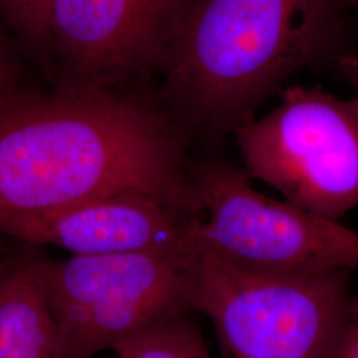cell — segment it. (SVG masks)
Instances as JSON below:
<instances>
[{
	"label": "cell",
	"instance_id": "obj_4",
	"mask_svg": "<svg viewBox=\"0 0 358 358\" xmlns=\"http://www.w3.org/2000/svg\"><path fill=\"white\" fill-rule=\"evenodd\" d=\"M201 257L142 252L41 259L65 358H93L158 324L196 313Z\"/></svg>",
	"mask_w": 358,
	"mask_h": 358
},
{
	"label": "cell",
	"instance_id": "obj_9",
	"mask_svg": "<svg viewBox=\"0 0 358 358\" xmlns=\"http://www.w3.org/2000/svg\"><path fill=\"white\" fill-rule=\"evenodd\" d=\"M0 358H65L38 257H0Z\"/></svg>",
	"mask_w": 358,
	"mask_h": 358
},
{
	"label": "cell",
	"instance_id": "obj_16",
	"mask_svg": "<svg viewBox=\"0 0 358 358\" xmlns=\"http://www.w3.org/2000/svg\"><path fill=\"white\" fill-rule=\"evenodd\" d=\"M0 257H1V256H0Z\"/></svg>",
	"mask_w": 358,
	"mask_h": 358
},
{
	"label": "cell",
	"instance_id": "obj_1",
	"mask_svg": "<svg viewBox=\"0 0 358 358\" xmlns=\"http://www.w3.org/2000/svg\"><path fill=\"white\" fill-rule=\"evenodd\" d=\"M176 118L121 90H60L0 110V214L143 192L203 217Z\"/></svg>",
	"mask_w": 358,
	"mask_h": 358
},
{
	"label": "cell",
	"instance_id": "obj_12",
	"mask_svg": "<svg viewBox=\"0 0 358 358\" xmlns=\"http://www.w3.org/2000/svg\"><path fill=\"white\" fill-rule=\"evenodd\" d=\"M334 358H358V296L353 297L345 336Z\"/></svg>",
	"mask_w": 358,
	"mask_h": 358
},
{
	"label": "cell",
	"instance_id": "obj_6",
	"mask_svg": "<svg viewBox=\"0 0 358 358\" xmlns=\"http://www.w3.org/2000/svg\"><path fill=\"white\" fill-rule=\"evenodd\" d=\"M245 171L284 199L340 220L358 206V103L289 87L268 115L232 131Z\"/></svg>",
	"mask_w": 358,
	"mask_h": 358
},
{
	"label": "cell",
	"instance_id": "obj_11",
	"mask_svg": "<svg viewBox=\"0 0 358 358\" xmlns=\"http://www.w3.org/2000/svg\"><path fill=\"white\" fill-rule=\"evenodd\" d=\"M55 0H0L10 24L40 51L51 48V13Z\"/></svg>",
	"mask_w": 358,
	"mask_h": 358
},
{
	"label": "cell",
	"instance_id": "obj_3",
	"mask_svg": "<svg viewBox=\"0 0 358 358\" xmlns=\"http://www.w3.org/2000/svg\"><path fill=\"white\" fill-rule=\"evenodd\" d=\"M353 297L346 269L287 278L201 257L196 312L213 324L222 358H334Z\"/></svg>",
	"mask_w": 358,
	"mask_h": 358
},
{
	"label": "cell",
	"instance_id": "obj_13",
	"mask_svg": "<svg viewBox=\"0 0 358 358\" xmlns=\"http://www.w3.org/2000/svg\"><path fill=\"white\" fill-rule=\"evenodd\" d=\"M338 68L346 81L355 90V99L358 103V53L345 52L338 56Z\"/></svg>",
	"mask_w": 358,
	"mask_h": 358
},
{
	"label": "cell",
	"instance_id": "obj_7",
	"mask_svg": "<svg viewBox=\"0 0 358 358\" xmlns=\"http://www.w3.org/2000/svg\"><path fill=\"white\" fill-rule=\"evenodd\" d=\"M194 0H55L52 47L65 90H121L164 71Z\"/></svg>",
	"mask_w": 358,
	"mask_h": 358
},
{
	"label": "cell",
	"instance_id": "obj_2",
	"mask_svg": "<svg viewBox=\"0 0 358 358\" xmlns=\"http://www.w3.org/2000/svg\"><path fill=\"white\" fill-rule=\"evenodd\" d=\"M343 0H194L166 65L169 113L186 133L234 131L345 28Z\"/></svg>",
	"mask_w": 358,
	"mask_h": 358
},
{
	"label": "cell",
	"instance_id": "obj_5",
	"mask_svg": "<svg viewBox=\"0 0 358 358\" xmlns=\"http://www.w3.org/2000/svg\"><path fill=\"white\" fill-rule=\"evenodd\" d=\"M203 217L201 252L255 273L301 278L358 268V231L257 192L250 174L220 161L190 164Z\"/></svg>",
	"mask_w": 358,
	"mask_h": 358
},
{
	"label": "cell",
	"instance_id": "obj_14",
	"mask_svg": "<svg viewBox=\"0 0 358 358\" xmlns=\"http://www.w3.org/2000/svg\"><path fill=\"white\" fill-rule=\"evenodd\" d=\"M15 99L13 77L7 60L0 53V110Z\"/></svg>",
	"mask_w": 358,
	"mask_h": 358
},
{
	"label": "cell",
	"instance_id": "obj_15",
	"mask_svg": "<svg viewBox=\"0 0 358 358\" xmlns=\"http://www.w3.org/2000/svg\"><path fill=\"white\" fill-rule=\"evenodd\" d=\"M343 6H345L346 11L358 10V0H343Z\"/></svg>",
	"mask_w": 358,
	"mask_h": 358
},
{
	"label": "cell",
	"instance_id": "obj_8",
	"mask_svg": "<svg viewBox=\"0 0 358 358\" xmlns=\"http://www.w3.org/2000/svg\"><path fill=\"white\" fill-rule=\"evenodd\" d=\"M202 219L157 196L120 192L51 211L0 214V234L31 245H53L71 256L201 252Z\"/></svg>",
	"mask_w": 358,
	"mask_h": 358
},
{
	"label": "cell",
	"instance_id": "obj_10",
	"mask_svg": "<svg viewBox=\"0 0 358 358\" xmlns=\"http://www.w3.org/2000/svg\"><path fill=\"white\" fill-rule=\"evenodd\" d=\"M192 315H183L137 333L118 343L113 352L118 358H213Z\"/></svg>",
	"mask_w": 358,
	"mask_h": 358
}]
</instances>
